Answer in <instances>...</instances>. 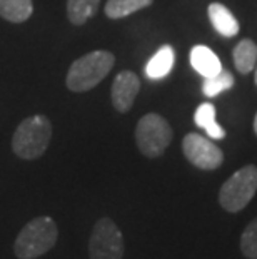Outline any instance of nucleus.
I'll return each instance as SVG.
<instances>
[{"instance_id": "nucleus-14", "label": "nucleus", "mask_w": 257, "mask_h": 259, "mask_svg": "<svg viewBox=\"0 0 257 259\" xmlns=\"http://www.w3.org/2000/svg\"><path fill=\"white\" fill-rule=\"evenodd\" d=\"M194 120L199 127H202L207 132V136L212 137V139H224V137H226V131H224L216 120V107L212 106V104L209 102L200 104L194 114Z\"/></svg>"}, {"instance_id": "nucleus-19", "label": "nucleus", "mask_w": 257, "mask_h": 259, "mask_svg": "<svg viewBox=\"0 0 257 259\" xmlns=\"http://www.w3.org/2000/svg\"><path fill=\"white\" fill-rule=\"evenodd\" d=\"M254 132H255V136H257V114H255V117H254Z\"/></svg>"}, {"instance_id": "nucleus-16", "label": "nucleus", "mask_w": 257, "mask_h": 259, "mask_svg": "<svg viewBox=\"0 0 257 259\" xmlns=\"http://www.w3.org/2000/svg\"><path fill=\"white\" fill-rule=\"evenodd\" d=\"M154 0H107L106 15L109 19H122L152 5Z\"/></svg>"}, {"instance_id": "nucleus-18", "label": "nucleus", "mask_w": 257, "mask_h": 259, "mask_svg": "<svg viewBox=\"0 0 257 259\" xmlns=\"http://www.w3.org/2000/svg\"><path fill=\"white\" fill-rule=\"evenodd\" d=\"M240 251L249 259H257V218L245 226L240 236Z\"/></svg>"}, {"instance_id": "nucleus-12", "label": "nucleus", "mask_w": 257, "mask_h": 259, "mask_svg": "<svg viewBox=\"0 0 257 259\" xmlns=\"http://www.w3.org/2000/svg\"><path fill=\"white\" fill-rule=\"evenodd\" d=\"M234 65L240 74L252 72L257 64V44L250 38H242L232 51Z\"/></svg>"}, {"instance_id": "nucleus-15", "label": "nucleus", "mask_w": 257, "mask_h": 259, "mask_svg": "<svg viewBox=\"0 0 257 259\" xmlns=\"http://www.w3.org/2000/svg\"><path fill=\"white\" fill-rule=\"evenodd\" d=\"M100 0H67V17L74 25H84L97 14Z\"/></svg>"}, {"instance_id": "nucleus-2", "label": "nucleus", "mask_w": 257, "mask_h": 259, "mask_svg": "<svg viewBox=\"0 0 257 259\" xmlns=\"http://www.w3.org/2000/svg\"><path fill=\"white\" fill-rule=\"evenodd\" d=\"M116 57L109 51H94L74 60L70 65L65 84L72 92H87L106 79L111 72Z\"/></svg>"}, {"instance_id": "nucleus-1", "label": "nucleus", "mask_w": 257, "mask_h": 259, "mask_svg": "<svg viewBox=\"0 0 257 259\" xmlns=\"http://www.w3.org/2000/svg\"><path fill=\"white\" fill-rule=\"evenodd\" d=\"M59 228L48 216H39L20 229L14 242V252L19 259H37L56 246Z\"/></svg>"}, {"instance_id": "nucleus-13", "label": "nucleus", "mask_w": 257, "mask_h": 259, "mask_svg": "<svg viewBox=\"0 0 257 259\" xmlns=\"http://www.w3.org/2000/svg\"><path fill=\"white\" fill-rule=\"evenodd\" d=\"M32 12H34L32 0H0V17L12 24H22L29 20Z\"/></svg>"}, {"instance_id": "nucleus-4", "label": "nucleus", "mask_w": 257, "mask_h": 259, "mask_svg": "<svg viewBox=\"0 0 257 259\" xmlns=\"http://www.w3.org/2000/svg\"><path fill=\"white\" fill-rule=\"evenodd\" d=\"M257 191V167L247 164L236 170L219 191V204L227 212H239L252 201Z\"/></svg>"}, {"instance_id": "nucleus-10", "label": "nucleus", "mask_w": 257, "mask_h": 259, "mask_svg": "<svg viewBox=\"0 0 257 259\" xmlns=\"http://www.w3.org/2000/svg\"><path fill=\"white\" fill-rule=\"evenodd\" d=\"M190 64L197 70L200 75L211 77L216 75L222 70L221 60L216 56V52H212L209 47L205 46H195L190 51Z\"/></svg>"}, {"instance_id": "nucleus-8", "label": "nucleus", "mask_w": 257, "mask_h": 259, "mask_svg": "<svg viewBox=\"0 0 257 259\" xmlns=\"http://www.w3.org/2000/svg\"><path fill=\"white\" fill-rule=\"evenodd\" d=\"M140 91V79L132 70H122L114 79L112 84V104L119 112H127L132 109L134 101Z\"/></svg>"}, {"instance_id": "nucleus-20", "label": "nucleus", "mask_w": 257, "mask_h": 259, "mask_svg": "<svg viewBox=\"0 0 257 259\" xmlns=\"http://www.w3.org/2000/svg\"><path fill=\"white\" fill-rule=\"evenodd\" d=\"M254 82H255V85H257V64H255V75H254Z\"/></svg>"}, {"instance_id": "nucleus-6", "label": "nucleus", "mask_w": 257, "mask_h": 259, "mask_svg": "<svg viewBox=\"0 0 257 259\" xmlns=\"http://www.w3.org/2000/svg\"><path fill=\"white\" fill-rule=\"evenodd\" d=\"M90 259H122L124 236L111 218H100L89 239Z\"/></svg>"}, {"instance_id": "nucleus-17", "label": "nucleus", "mask_w": 257, "mask_h": 259, "mask_svg": "<svg viewBox=\"0 0 257 259\" xmlns=\"http://www.w3.org/2000/svg\"><path fill=\"white\" fill-rule=\"evenodd\" d=\"M232 85H234V75L222 69L216 75L205 77L204 84H202V92L207 97H216L221 92L231 89Z\"/></svg>"}, {"instance_id": "nucleus-11", "label": "nucleus", "mask_w": 257, "mask_h": 259, "mask_svg": "<svg viewBox=\"0 0 257 259\" xmlns=\"http://www.w3.org/2000/svg\"><path fill=\"white\" fill-rule=\"evenodd\" d=\"M174 60H176V52H174L172 46H162L145 65L147 77L154 80L166 77L174 67Z\"/></svg>"}, {"instance_id": "nucleus-3", "label": "nucleus", "mask_w": 257, "mask_h": 259, "mask_svg": "<svg viewBox=\"0 0 257 259\" xmlns=\"http://www.w3.org/2000/svg\"><path fill=\"white\" fill-rule=\"evenodd\" d=\"M52 139V124L45 115L37 114L25 117L12 136V151L25 161L43 156Z\"/></svg>"}, {"instance_id": "nucleus-7", "label": "nucleus", "mask_w": 257, "mask_h": 259, "mask_svg": "<svg viewBox=\"0 0 257 259\" xmlns=\"http://www.w3.org/2000/svg\"><path fill=\"white\" fill-rule=\"evenodd\" d=\"M182 152L185 159L202 170H216L222 166L224 152L207 137L190 132L182 139Z\"/></svg>"}, {"instance_id": "nucleus-9", "label": "nucleus", "mask_w": 257, "mask_h": 259, "mask_svg": "<svg viewBox=\"0 0 257 259\" xmlns=\"http://www.w3.org/2000/svg\"><path fill=\"white\" fill-rule=\"evenodd\" d=\"M207 12H209L211 24L216 29L217 34H221L222 37H234V35H237L239 22L232 15L231 10L226 7V5L214 2V4L209 5Z\"/></svg>"}, {"instance_id": "nucleus-5", "label": "nucleus", "mask_w": 257, "mask_h": 259, "mask_svg": "<svg viewBox=\"0 0 257 259\" xmlns=\"http://www.w3.org/2000/svg\"><path fill=\"white\" fill-rule=\"evenodd\" d=\"M172 127L162 115L156 112L140 117L135 127V142L142 156L156 159L161 157L172 142Z\"/></svg>"}]
</instances>
